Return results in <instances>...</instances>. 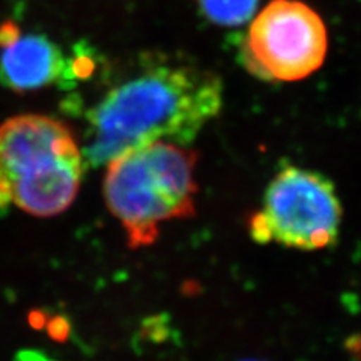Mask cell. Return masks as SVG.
<instances>
[{
  "label": "cell",
  "instance_id": "obj_1",
  "mask_svg": "<svg viewBox=\"0 0 361 361\" xmlns=\"http://www.w3.org/2000/svg\"><path fill=\"white\" fill-rule=\"evenodd\" d=\"M223 106L220 77L196 65L155 58L113 86L89 111L90 166L155 142L188 145Z\"/></svg>",
  "mask_w": 361,
  "mask_h": 361
},
{
  "label": "cell",
  "instance_id": "obj_2",
  "mask_svg": "<svg viewBox=\"0 0 361 361\" xmlns=\"http://www.w3.org/2000/svg\"><path fill=\"white\" fill-rule=\"evenodd\" d=\"M197 154L171 142H155L107 163L104 197L131 248L154 244L167 221L195 216Z\"/></svg>",
  "mask_w": 361,
  "mask_h": 361
},
{
  "label": "cell",
  "instance_id": "obj_3",
  "mask_svg": "<svg viewBox=\"0 0 361 361\" xmlns=\"http://www.w3.org/2000/svg\"><path fill=\"white\" fill-rule=\"evenodd\" d=\"M83 158L65 123L42 115L8 119L0 126V208L58 216L78 193Z\"/></svg>",
  "mask_w": 361,
  "mask_h": 361
},
{
  "label": "cell",
  "instance_id": "obj_4",
  "mask_svg": "<svg viewBox=\"0 0 361 361\" xmlns=\"http://www.w3.org/2000/svg\"><path fill=\"white\" fill-rule=\"evenodd\" d=\"M342 216L341 199L329 178L286 164L268 184L262 209L248 220V232L257 244L316 252L336 244Z\"/></svg>",
  "mask_w": 361,
  "mask_h": 361
},
{
  "label": "cell",
  "instance_id": "obj_5",
  "mask_svg": "<svg viewBox=\"0 0 361 361\" xmlns=\"http://www.w3.org/2000/svg\"><path fill=\"white\" fill-rule=\"evenodd\" d=\"M329 49L318 13L298 0H273L240 44L243 65L268 82H298L319 70Z\"/></svg>",
  "mask_w": 361,
  "mask_h": 361
},
{
  "label": "cell",
  "instance_id": "obj_6",
  "mask_svg": "<svg viewBox=\"0 0 361 361\" xmlns=\"http://www.w3.org/2000/svg\"><path fill=\"white\" fill-rule=\"evenodd\" d=\"M68 62L58 45L41 35H23L14 23L0 26V83L16 90L41 89L65 82Z\"/></svg>",
  "mask_w": 361,
  "mask_h": 361
},
{
  "label": "cell",
  "instance_id": "obj_7",
  "mask_svg": "<svg viewBox=\"0 0 361 361\" xmlns=\"http://www.w3.org/2000/svg\"><path fill=\"white\" fill-rule=\"evenodd\" d=\"M202 16L216 26H243L250 20L262 0H195Z\"/></svg>",
  "mask_w": 361,
  "mask_h": 361
},
{
  "label": "cell",
  "instance_id": "obj_8",
  "mask_svg": "<svg viewBox=\"0 0 361 361\" xmlns=\"http://www.w3.org/2000/svg\"><path fill=\"white\" fill-rule=\"evenodd\" d=\"M243 361H262V360H243Z\"/></svg>",
  "mask_w": 361,
  "mask_h": 361
}]
</instances>
